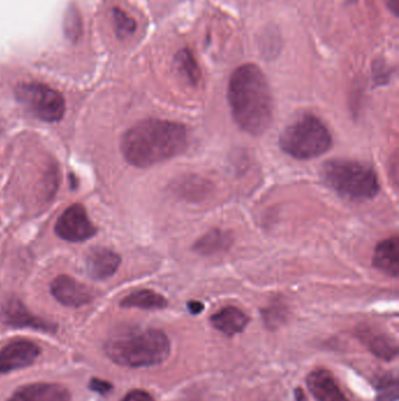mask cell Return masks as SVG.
I'll list each match as a JSON object with an SVG mask.
<instances>
[{"instance_id": "cell-1", "label": "cell", "mask_w": 399, "mask_h": 401, "mask_svg": "<svg viewBox=\"0 0 399 401\" xmlns=\"http://www.w3.org/2000/svg\"><path fill=\"white\" fill-rule=\"evenodd\" d=\"M227 98L234 121L241 129L258 136L273 120V98L263 71L254 64L238 67L228 81Z\"/></svg>"}, {"instance_id": "cell-2", "label": "cell", "mask_w": 399, "mask_h": 401, "mask_svg": "<svg viewBox=\"0 0 399 401\" xmlns=\"http://www.w3.org/2000/svg\"><path fill=\"white\" fill-rule=\"evenodd\" d=\"M187 146L189 135L184 125L147 119L136 123L124 134L121 150L131 166L147 168L180 155Z\"/></svg>"}, {"instance_id": "cell-3", "label": "cell", "mask_w": 399, "mask_h": 401, "mask_svg": "<svg viewBox=\"0 0 399 401\" xmlns=\"http://www.w3.org/2000/svg\"><path fill=\"white\" fill-rule=\"evenodd\" d=\"M113 362L128 367L159 365L170 354V342L159 330H140L113 337L106 345Z\"/></svg>"}, {"instance_id": "cell-4", "label": "cell", "mask_w": 399, "mask_h": 401, "mask_svg": "<svg viewBox=\"0 0 399 401\" xmlns=\"http://www.w3.org/2000/svg\"><path fill=\"white\" fill-rule=\"evenodd\" d=\"M326 183L350 201L374 199L379 192L378 177L368 164L351 160H329L322 167Z\"/></svg>"}, {"instance_id": "cell-5", "label": "cell", "mask_w": 399, "mask_h": 401, "mask_svg": "<svg viewBox=\"0 0 399 401\" xmlns=\"http://www.w3.org/2000/svg\"><path fill=\"white\" fill-rule=\"evenodd\" d=\"M279 143L291 157L310 160L329 150L333 139L327 126L317 116L305 114L284 128Z\"/></svg>"}, {"instance_id": "cell-6", "label": "cell", "mask_w": 399, "mask_h": 401, "mask_svg": "<svg viewBox=\"0 0 399 401\" xmlns=\"http://www.w3.org/2000/svg\"><path fill=\"white\" fill-rule=\"evenodd\" d=\"M15 97L32 115L45 122H58L65 115L64 97L43 83H22Z\"/></svg>"}, {"instance_id": "cell-7", "label": "cell", "mask_w": 399, "mask_h": 401, "mask_svg": "<svg viewBox=\"0 0 399 401\" xmlns=\"http://www.w3.org/2000/svg\"><path fill=\"white\" fill-rule=\"evenodd\" d=\"M55 232L67 242H85L96 234V228L81 204H73L59 217L55 223Z\"/></svg>"}, {"instance_id": "cell-8", "label": "cell", "mask_w": 399, "mask_h": 401, "mask_svg": "<svg viewBox=\"0 0 399 401\" xmlns=\"http://www.w3.org/2000/svg\"><path fill=\"white\" fill-rule=\"evenodd\" d=\"M40 349L29 340H15L0 351V373H8L32 365Z\"/></svg>"}, {"instance_id": "cell-9", "label": "cell", "mask_w": 399, "mask_h": 401, "mask_svg": "<svg viewBox=\"0 0 399 401\" xmlns=\"http://www.w3.org/2000/svg\"><path fill=\"white\" fill-rule=\"evenodd\" d=\"M51 293L59 303L66 307H82L93 300L89 290L71 276H58L52 282Z\"/></svg>"}, {"instance_id": "cell-10", "label": "cell", "mask_w": 399, "mask_h": 401, "mask_svg": "<svg viewBox=\"0 0 399 401\" xmlns=\"http://www.w3.org/2000/svg\"><path fill=\"white\" fill-rule=\"evenodd\" d=\"M121 264V257L103 246H96L90 250L86 257L87 272L94 279H107L112 277Z\"/></svg>"}, {"instance_id": "cell-11", "label": "cell", "mask_w": 399, "mask_h": 401, "mask_svg": "<svg viewBox=\"0 0 399 401\" xmlns=\"http://www.w3.org/2000/svg\"><path fill=\"white\" fill-rule=\"evenodd\" d=\"M307 386L317 401H350L327 370H315L307 377Z\"/></svg>"}, {"instance_id": "cell-12", "label": "cell", "mask_w": 399, "mask_h": 401, "mask_svg": "<svg viewBox=\"0 0 399 401\" xmlns=\"http://www.w3.org/2000/svg\"><path fill=\"white\" fill-rule=\"evenodd\" d=\"M8 401H71V394L57 384H33L19 388Z\"/></svg>"}, {"instance_id": "cell-13", "label": "cell", "mask_w": 399, "mask_h": 401, "mask_svg": "<svg viewBox=\"0 0 399 401\" xmlns=\"http://www.w3.org/2000/svg\"><path fill=\"white\" fill-rule=\"evenodd\" d=\"M0 319L8 325L18 326V328H33V329L50 330L55 329V326L52 325L51 323L46 322L43 319L38 318L33 316L29 310L22 305V302L19 300H11L8 302L3 310L0 312Z\"/></svg>"}, {"instance_id": "cell-14", "label": "cell", "mask_w": 399, "mask_h": 401, "mask_svg": "<svg viewBox=\"0 0 399 401\" xmlns=\"http://www.w3.org/2000/svg\"><path fill=\"white\" fill-rule=\"evenodd\" d=\"M374 265L385 275L398 277L399 275V239L393 236L391 239L382 241L375 250Z\"/></svg>"}, {"instance_id": "cell-15", "label": "cell", "mask_w": 399, "mask_h": 401, "mask_svg": "<svg viewBox=\"0 0 399 401\" xmlns=\"http://www.w3.org/2000/svg\"><path fill=\"white\" fill-rule=\"evenodd\" d=\"M210 321L215 329L226 336L232 337L244 331L249 318L238 307H227L218 311Z\"/></svg>"}, {"instance_id": "cell-16", "label": "cell", "mask_w": 399, "mask_h": 401, "mask_svg": "<svg viewBox=\"0 0 399 401\" xmlns=\"http://www.w3.org/2000/svg\"><path fill=\"white\" fill-rule=\"evenodd\" d=\"M231 244H232V236L230 232H224L220 229H213L194 243V251L199 255L210 256L223 253L230 248Z\"/></svg>"}, {"instance_id": "cell-17", "label": "cell", "mask_w": 399, "mask_h": 401, "mask_svg": "<svg viewBox=\"0 0 399 401\" xmlns=\"http://www.w3.org/2000/svg\"><path fill=\"white\" fill-rule=\"evenodd\" d=\"M168 305V300L152 290H140L130 293L121 302V307H137L142 310H161Z\"/></svg>"}, {"instance_id": "cell-18", "label": "cell", "mask_w": 399, "mask_h": 401, "mask_svg": "<svg viewBox=\"0 0 399 401\" xmlns=\"http://www.w3.org/2000/svg\"><path fill=\"white\" fill-rule=\"evenodd\" d=\"M175 66H176L177 72L180 73L187 83L192 86H196L199 80H201V69L198 66L197 60L194 58V53L183 48L177 53L175 57Z\"/></svg>"}, {"instance_id": "cell-19", "label": "cell", "mask_w": 399, "mask_h": 401, "mask_svg": "<svg viewBox=\"0 0 399 401\" xmlns=\"http://www.w3.org/2000/svg\"><path fill=\"white\" fill-rule=\"evenodd\" d=\"M363 339L367 344L371 352L377 356L378 358L384 359V360H391L395 358L398 353V349L395 342L390 337L384 335H363Z\"/></svg>"}, {"instance_id": "cell-20", "label": "cell", "mask_w": 399, "mask_h": 401, "mask_svg": "<svg viewBox=\"0 0 399 401\" xmlns=\"http://www.w3.org/2000/svg\"><path fill=\"white\" fill-rule=\"evenodd\" d=\"M398 400V380L393 377H385L377 385V401Z\"/></svg>"}, {"instance_id": "cell-21", "label": "cell", "mask_w": 399, "mask_h": 401, "mask_svg": "<svg viewBox=\"0 0 399 401\" xmlns=\"http://www.w3.org/2000/svg\"><path fill=\"white\" fill-rule=\"evenodd\" d=\"M113 18L115 24V29L119 36H128L133 34L136 29V22L131 17L126 15V12L119 8H115L113 12Z\"/></svg>"}, {"instance_id": "cell-22", "label": "cell", "mask_w": 399, "mask_h": 401, "mask_svg": "<svg viewBox=\"0 0 399 401\" xmlns=\"http://www.w3.org/2000/svg\"><path fill=\"white\" fill-rule=\"evenodd\" d=\"M122 401H155L150 394L142 390L131 391L123 398Z\"/></svg>"}, {"instance_id": "cell-23", "label": "cell", "mask_w": 399, "mask_h": 401, "mask_svg": "<svg viewBox=\"0 0 399 401\" xmlns=\"http://www.w3.org/2000/svg\"><path fill=\"white\" fill-rule=\"evenodd\" d=\"M282 317H284V314H281L279 307L268 309L265 314V319H266L267 324H270V325H277V323L280 322Z\"/></svg>"}, {"instance_id": "cell-24", "label": "cell", "mask_w": 399, "mask_h": 401, "mask_svg": "<svg viewBox=\"0 0 399 401\" xmlns=\"http://www.w3.org/2000/svg\"><path fill=\"white\" fill-rule=\"evenodd\" d=\"M90 387H92V390L96 391V392L101 394L108 393L109 391L113 388L112 385L108 381L100 379L92 380L90 381Z\"/></svg>"}, {"instance_id": "cell-25", "label": "cell", "mask_w": 399, "mask_h": 401, "mask_svg": "<svg viewBox=\"0 0 399 401\" xmlns=\"http://www.w3.org/2000/svg\"><path fill=\"white\" fill-rule=\"evenodd\" d=\"M187 307H189L191 314H194V315H198L204 310V305L201 302H190L187 304Z\"/></svg>"}, {"instance_id": "cell-26", "label": "cell", "mask_w": 399, "mask_h": 401, "mask_svg": "<svg viewBox=\"0 0 399 401\" xmlns=\"http://www.w3.org/2000/svg\"><path fill=\"white\" fill-rule=\"evenodd\" d=\"M388 6L393 15H398L399 0H388Z\"/></svg>"}]
</instances>
